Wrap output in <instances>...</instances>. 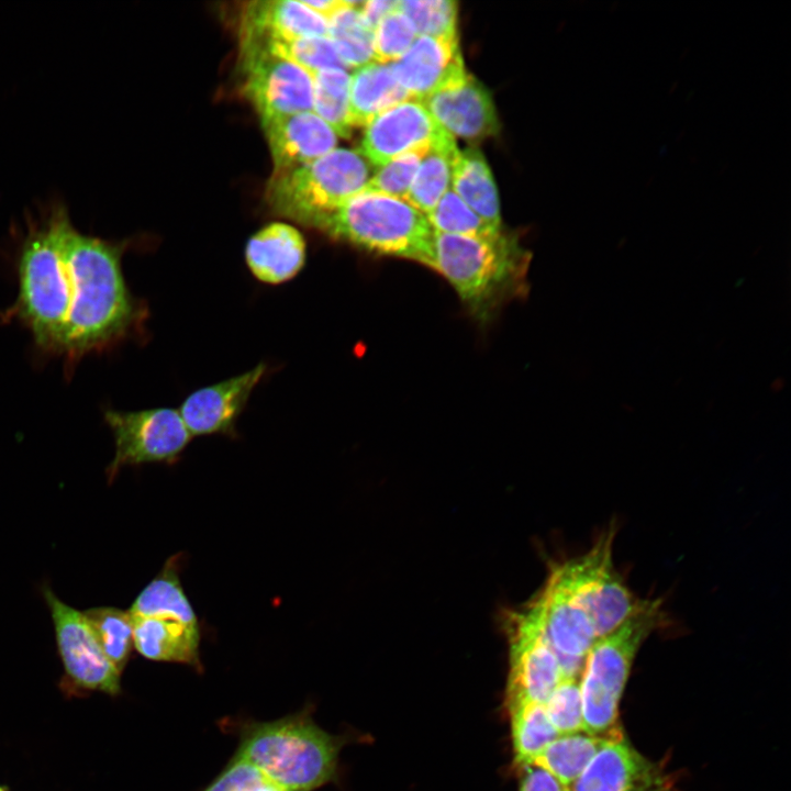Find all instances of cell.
Returning a JSON list of instances; mask_svg holds the SVG:
<instances>
[{
	"instance_id": "6da1fadb",
	"label": "cell",
	"mask_w": 791,
	"mask_h": 791,
	"mask_svg": "<svg viewBox=\"0 0 791 791\" xmlns=\"http://www.w3.org/2000/svg\"><path fill=\"white\" fill-rule=\"evenodd\" d=\"M127 246L83 234L63 201H49L26 220L18 296L1 319L23 325L35 347L62 358L68 370L138 334L147 309L124 279Z\"/></svg>"
},
{
	"instance_id": "7a4b0ae2",
	"label": "cell",
	"mask_w": 791,
	"mask_h": 791,
	"mask_svg": "<svg viewBox=\"0 0 791 791\" xmlns=\"http://www.w3.org/2000/svg\"><path fill=\"white\" fill-rule=\"evenodd\" d=\"M531 255L516 237L434 232L428 267L456 290L469 313L486 323L510 299L527 291Z\"/></svg>"
},
{
	"instance_id": "3957f363",
	"label": "cell",
	"mask_w": 791,
	"mask_h": 791,
	"mask_svg": "<svg viewBox=\"0 0 791 791\" xmlns=\"http://www.w3.org/2000/svg\"><path fill=\"white\" fill-rule=\"evenodd\" d=\"M342 746V738L321 728L305 710L243 723L235 755L281 791H314L335 779Z\"/></svg>"
},
{
	"instance_id": "277c9868",
	"label": "cell",
	"mask_w": 791,
	"mask_h": 791,
	"mask_svg": "<svg viewBox=\"0 0 791 791\" xmlns=\"http://www.w3.org/2000/svg\"><path fill=\"white\" fill-rule=\"evenodd\" d=\"M662 622L660 600H645L616 630L594 642L579 681L584 733L601 737L622 733L616 726L619 705L633 661L642 644Z\"/></svg>"
},
{
	"instance_id": "5b68a950",
	"label": "cell",
	"mask_w": 791,
	"mask_h": 791,
	"mask_svg": "<svg viewBox=\"0 0 791 791\" xmlns=\"http://www.w3.org/2000/svg\"><path fill=\"white\" fill-rule=\"evenodd\" d=\"M316 230L365 250L427 265L434 231L405 200L363 190L325 215Z\"/></svg>"
},
{
	"instance_id": "8992f818",
	"label": "cell",
	"mask_w": 791,
	"mask_h": 791,
	"mask_svg": "<svg viewBox=\"0 0 791 791\" xmlns=\"http://www.w3.org/2000/svg\"><path fill=\"white\" fill-rule=\"evenodd\" d=\"M371 164L359 151L335 148L326 155L274 174L266 188L271 210L303 225H315L371 178Z\"/></svg>"
},
{
	"instance_id": "52a82bcc",
	"label": "cell",
	"mask_w": 791,
	"mask_h": 791,
	"mask_svg": "<svg viewBox=\"0 0 791 791\" xmlns=\"http://www.w3.org/2000/svg\"><path fill=\"white\" fill-rule=\"evenodd\" d=\"M177 558L140 592L130 610L133 646L143 657L200 669L201 632L177 570Z\"/></svg>"
},
{
	"instance_id": "ba28073f",
	"label": "cell",
	"mask_w": 791,
	"mask_h": 791,
	"mask_svg": "<svg viewBox=\"0 0 791 791\" xmlns=\"http://www.w3.org/2000/svg\"><path fill=\"white\" fill-rule=\"evenodd\" d=\"M613 539L611 528L586 554L562 564L598 638L616 630L645 601L634 595L616 570L612 555Z\"/></svg>"
},
{
	"instance_id": "9c48e42d",
	"label": "cell",
	"mask_w": 791,
	"mask_h": 791,
	"mask_svg": "<svg viewBox=\"0 0 791 791\" xmlns=\"http://www.w3.org/2000/svg\"><path fill=\"white\" fill-rule=\"evenodd\" d=\"M103 416L115 446L114 457L107 468L109 482L125 466L175 461L191 441L179 411L171 408L108 409Z\"/></svg>"
},
{
	"instance_id": "30bf717a",
	"label": "cell",
	"mask_w": 791,
	"mask_h": 791,
	"mask_svg": "<svg viewBox=\"0 0 791 791\" xmlns=\"http://www.w3.org/2000/svg\"><path fill=\"white\" fill-rule=\"evenodd\" d=\"M244 91L260 121L312 111V75L272 53L261 41L242 37Z\"/></svg>"
},
{
	"instance_id": "8fae6325",
	"label": "cell",
	"mask_w": 791,
	"mask_h": 791,
	"mask_svg": "<svg viewBox=\"0 0 791 791\" xmlns=\"http://www.w3.org/2000/svg\"><path fill=\"white\" fill-rule=\"evenodd\" d=\"M508 627L511 639L508 708L523 702L545 704L564 675L535 600L511 614Z\"/></svg>"
},
{
	"instance_id": "7c38bea8",
	"label": "cell",
	"mask_w": 791,
	"mask_h": 791,
	"mask_svg": "<svg viewBox=\"0 0 791 791\" xmlns=\"http://www.w3.org/2000/svg\"><path fill=\"white\" fill-rule=\"evenodd\" d=\"M535 602L564 678H578L586 656L598 637L592 621L577 598L562 564L553 569Z\"/></svg>"
},
{
	"instance_id": "4fadbf2b",
	"label": "cell",
	"mask_w": 791,
	"mask_h": 791,
	"mask_svg": "<svg viewBox=\"0 0 791 791\" xmlns=\"http://www.w3.org/2000/svg\"><path fill=\"white\" fill-rule=\"evenodd\" d=\"M42 591L69 678L86 689L119 693L121 672L104 654L85 614L59 600L49 587L44 586Z\"/></svg>"
},
{
	"instance_id": "5bb4252c",
	"label": "cell",
	"mask_w": 791,
	"mask_h": 791,
	"mask_svg": "<svg viewBox=\"0 0 791 791\" xmlns=\"http://www.w3.org/2000/svg\"><path fill=\"white\" fill-rule=\"evenodd\" d=\"M417 100L400 102L374 118L358 149L371 166L379 168L414 151H431L454 142Z\"/></svg>"
},
{
	"instance_id": "9a60e30c",
	"label": "cell",
	"mask_w": 791,
	"mask_h": 791,
	"mask_svg": "<svg viewBox=\"0 0 791 791\" xmlns=\"http://www.w3.org/2000/svg\"><path fill=\"white\" fill-rule=\"evenodd\" d=\"M569 791H671L658 765L639 754L623 734L610 736Z\"/></svg>"
},
{
	"instance_id": "2e32d148",
	"label": "cell",
	"mask_w": 791,
	"mask_h": 791,
	"mask_svg": "<svg viewBox=\"0 0 791 791\" xmlns=\"http://www.w3.org/2000/svg\"><path fill=\"white\" fill-rule=\"evenodd\" d=\"M266 370V364L260 363L248 371L190 393L178 411L191 436L233 433Z\"/></svg>"
},
{
	"instance_id": "e0dca14e",
	"label": "cell",
	"mask_w": 791,
	"mask_h": 791,
	"mask_svg": "<svg viewBox=\"0 0 791 791\" xmlns=\"http://www.w3.org/2000/svg\"><path fill=\"white\" fill-rule=\"evenodd\" d=\"M390 65L410 99L417 101L467 75L457 37L417 36L409 51Z\"/></svg>"
},
{
	"instance_id": "ac0fdd59",
	"label": "cell",
	"mask_w": 791,
	"mask_h": 791,
	"mask_svg": "<svg viewBox=\"0 0 791 791\" xmlns=\"http://www.w3.org/2000/svg\"><path fill=\"white\" fill-rule=\"evenodd\" d=\"M420 102L453 137L479 141L498 132L499 123L491 96L469 74Z\"/></svg>"
},
{
	"instance_id": "d6986e66",
	"label": "cell",
	"mask_w": 791,
	"mask_h": 791,
	"mask_svg": "<svg viewBox=\"0 0 791 791\" xmlns=\"http://www.w3.org/2000/svg\"><path fill=\"white\" fill-rule=\"evenodd\" d=\"M271 153L274 174L311 163L335 149L337 134L313 111L261 121Z\"/></svg>"
},
{
	"instance_id": "ffe728a7",
	"label": "cell",
	"mask_w": 791,
	"mask_h": 791,
	"mask_svg": "<svg viewBox=\"0 0 791 791\" xmlns=\"http://www.w3.org/2000/svg\"><path fill=\"white\" fill-rule=\"evenodd\" d=\"M307 244L294 226L272 222L253 234L246 243L245 260L260 282L280 285L293 279L303 268Z\"/></svg>"
},
{
	"instance_id": "44dd1931",
	"label": "cell",
	"mask_w": 791,
	"mask_h": 791,
	"mask_svg": "<svg viewBox=\"0 0 791 791\" xmlns=\"http://www.w3.org/2000/svg\"><path fill=\"white\" fill-rule=\"evenodd\" d=\"M327 20L302 0L249 2L243 12L242 37L258 40L327 36Z\"/></svg>"
},
{
	"instance_id": "7402d4cb",
	"label": "cell",
	"mask_w": 791,
	"mask_h": 791,
	"mask_svg": "<svg viewBox=\"0 0 791 791\" xmlns=\"http://www.w3.org/2000/svg\"><path fill=\"white\" fill-rule=\"evenodd\" d=\"M409 99L390 64L371 60L361 65L355 69L349 80L350 125L366 126L381 112Z\"/></svg>"
},
{
	"instance_id": "603a6c76",
	"label": "cell",
	"mask_w": 791,
	"mask_h": 791,
	"mask_svg": "<svg viewBox=\"0 0 791 791\" xmlns=\"http://www.w3.org/2000/svg\"><path fill=\"white\" fill-rule=\"evenodd\" d=\"M450 187L481 219L501 229L497 186L480 151L458 149L453 160Z\"/></svg>"
},
{
	"instance_id": "cb8c5ba5",
	"label": "cell",
	"mask_w": 791,
	"mask_h": 791,
	"mask_svg": "<svg viewBox=\"0 0 791 791\" xmlns=\"http://www.w3.org/2000/svg\"><path fill=\"white\" fill-rule=\"evenodd\" d=\"M621 734V733H620ZM608 737L584 732L559 735L533 761L569 789Z\"/></svg>"
},
{
	"instance_id": "d4e9b609",
	"label": "cell",
	"mask_w": 791,
	"mask_h": 791,
	"mask_svg": "<svg viewBox=\"0 0 791 791\" xmlns=\"http://www.w3.org/2000/svg\"><path fill=\"white\" fill-rule=\"evenodd\" d=\"M361 3L345 1V5L327 20V37L346 68H357L374 60V30L359 11Z\"/></svg>"
},
{
	"instance_id": "484cf974",
	"label": "cell",
	"mask_w": 791,
	"mask_h": 791,
	"mask_svg": "<svg viewBox=\"0 0 791 791\" xmlns=\"http://www.w3.org/2000/svg\"><path fill=\"white\" fill-rule=\"evenodd\" d=\"M455 141L432 148L421 160L405 201L426 215L450 189Z\"/></svg>"
},
{
	"instance_id": "4316f807",
	"label": "cell",
	"mask_w": 791,
	"mask_h": 791,
	"mask_svg": "<svg viewBox=\"0 0 791 791\" xmlns=\"http://www.w3.org/2000/svg\"><path fill=\"white\" fill-rule=\"evenodd\" d=\"M508 709L511 716L515 765L522 767L533 764L559 734L550 723L544 704L523 702Z\"/></svg>"
},
{
	"instance_id": "83f0119b",
	"label": "cell",
	"mask_w": 791,
	"mask_h": 791,
	"mask_svg": "<svg viewBox=\"0 0 791 791\" xmlns=\"http://www.w3.org/2000/svg\"><path fill=\"white\" fill-rule=\"evenodd\" d=\"M312 111L326 122L337 136L348 137L349 122L348 97L350 76L344 68H326L312 74Z\"/></svg>"
},
{
	"instance_id": "f1b7e54d",
	"label": "cell",
	"mask_w": 791,
	"mask_h": 791,
	"mask_svg": "<svg viewBox=\"0 0 791 791\" xmlns=\"http://www.w3.org/2000/svg\"><path fill=\"white\" fill-rule=\"evenodd\" d=\"M104 654L120 671L124 669L133 646V623L129 612L112 606L83 612Z\"/></svg>"
},
{
	"instance_id": "f546056e",
	"label": "cell",
	"mask_w": 791,
	"mask_h": 791,
	"mask_svg": "<svg viewBox=\"0 0 791 791\" xmlns=\"http://www.w3.org/2000/svg\"><path fill=\"white\" fill-rule=\"evenodd\" d=\"M259 41L272 53L300 66L311 75L326 68H346L332 41L327 36Z\"/></svg>"
},
{
	"instance_id": "4dcf8cb0",
	"label": "cell",
	"mask_w": 791,
	"mask_h": 791,
	"mask_svg": "<svg viewBox=\"0 0 791 791\" xmlns=\"http://www.w3.org/2000/svg\"><path fill=\"white\" fill-rule=\"evenodd\" d=\"M425 216L438 233L486 237L502 232L475 213L452 189Z\"/></svg>"
},
{
	"instance_id": "1f68e13d",
	"label": "cell",
	"mask_w": 791,
	"mask_h": 791,
	"mask_svg": "<svg viewBox=\"0 0 791 791\" xmlns=\"http://www.w3.org/2000/svg\"><path fill=\"white\" fill-rule=\"evenodd\" d=\"M399 9L417 36L457 37V3L453 0H404L399 1Z\"/></svg>"
},
{
	"instance_id": "d6a6232c",
	"label": "cell",
	"mask_w": 791,
	"mask_h": 791,
	"mask_svg": "<svg viewBox=\"0 0 791 791\" xmlns=\"http://www.w3.org/2000/svg\"><path fill=\"white\" fill-rule=\"evenodd\" d=\"M416 37L412 23L398 7L374 29V60L381 64L396 63L409 51Z\"/></svg>"
},
{
	"instance_id": "836d02e7",
	"label": "cell",
	"mask_w": 791,
	"mask_h": 791,
	"mask_svg": "<svg viewBox=\"0 0 791 791\" xmlns=\"http://www.w3.org/2000/svg\"><path fill=\"white\" fill-rule=\"evenodd\" d=\"M559 735L583 732L582 699L578 678H564L544 704Z\"/></svg>"
},
{
	"instance_id": "e575fe53",
	"label": "cell",
	"mask_w": 791,
	"mask_h": 791,
	"mask_svg": "<svg viewBox=\"0 0 791 791\" xmlns=\"http://www.w3.org/2000/svg\"><path fill=\"white\" fill-rule=\"evenodd\" d=\"M430 151H414L391 160L372 174L365 190L404 200L421 160Z\"/></svg>"
},
{
	"instance_id": "d590c367",
	"label": "cell",
	"mask_w": 791,
	"mask_h": 791,
	"mask_svg": "<svg viewBox=\"0 0 791 791\" xmlns=\"http://www.w3.org/2000/svg\"><path fill=\"white\" fill-rule=\"evenodd\" d=\"M203 791H281L254 766L234 755Z\"/></svg>"
},
{
	"instance_id": "8d00e7d4",
	"label": "cell",
	"mask_w": 791,
	"mask_h": 791,
	"mask_svg": "<svg viewBox=\"0 0 791 791\" xmlns=\"http://www.w3.org/2000/svg\"><path fill=\"white\" fill-rule=\"evenodd\" d=\"M522 769L520 791H567L552 773L535 764Z\"/></svg>"
},
{
	"instance_id": "74e56055",
	"label": "cell",
	"mask_w": 791,
	"mask_h": 791,
	"mask_svg": "<svg viewBox=\"0 0 791 791\" xmlns=\"http://www.w3.org/2000/svg\"><path fill=\"white\" fill-rule=\"evenodd\" d=\"M398 7L399 1L394 0H369L361 3L359 11L366 23L374 30L383 16Z\"/></svg>"
},
{
	"instance_id": "f35d334b",
	"label": "cell",
	"mask_w": 791,
	"mask_h": 791,
	"mask_svg": "<svg viewBox=\"0 0 791 791\" xmlns=\"http://www.w3.org/2000/svg\"><path fill=\"white\" fill-rule=\"evenodd\" d=\"M302 2L326 20L345 5L344 0H302Z\"/></svg>"
},
{
	"instance_id": "ab89813d",
	"label": "cell",
	"mask_w": 791,
	"mask_h": 791,
	"mask_svg": "<svg viewBox=\"0 0 791 791\" xmlns=\"http://www.w3.org/2000/svg\"><path fill=\"white\" fill-rule=\"evenodd\" d=\"M0 791H3V790L0 788Z\"/></svg>"
},
{
	"instance_id": "60d3db41",
	"label": "cell",
	"mask_w": 791,
	"mask_h": 791,
	"mask_svg": "<svg viewBox=\"0 0 791 791\" xmlns=\"http://www.w3.org/2000/svg\"><path fill=\"white\" fill-rule=\"evenodd\" d=\"M567 791H569V790H567Z\"/></svg>"
}]
</instances>
